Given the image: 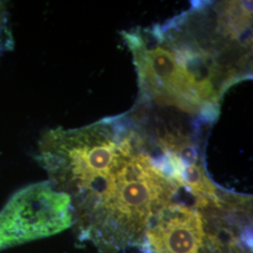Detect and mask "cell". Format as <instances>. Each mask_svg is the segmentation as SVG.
I'll use <instances>...</instances> for the list:
<instances>
[{
	"instance_id": "277c9868",
	"label": "cell",
	"mask_w": 253,
	"mask_h": 253,
	"mask_svg": "<svg viewBox=\"0 0 253 253\" xmlns=\"http://www.w3.org/2000/svg\"><path fill=\"white\" fill-rule=\"evenodd\" d=\"M14 40L12 37L8 6L0 1V55L12 50Z\"/></svg>"
},
{
	"instance_id": "3957f363",
	"label": "cell",
	"mask_w": 253,
	"mask_h": 253,
	"mask_svg": "<svg viewBox=\"0 0 253 253\" xmlns=\"http://www.w3.org/2000/svg\"><path fill=\"white\" fill-rule=\"evenodd\" d=\"M147 228V239L155 253H198L204 242L199 212L177 201L162 208Z\"/></svg>"
},
{
	"instance_id": "7a4b0ae2",
	"label": "cell",
	"mask_w": 253,
	"mask_h": 253,
	"mask_svg": "<svg viewBox=\"0 0 253 253\" xmlns=\"http://www.w3.org/2000/svg\"><path fill=\"white\" fill-rule=\"evenodd\" d=\"M71 197L51 182L15 192L0 210V252L57 235L74 222Z\"/></svg>"
},
{
	"instance_id": "6da1fadb",
	"label": "cell",
	"mask_w": 253,
	"mask_h": 253,
	"mask_svg": "<svg viewBox=\"0 0 253 253\" xmlns=\"http://www.w3.org/2000/svg\"><path fill=\"white\" fill-rule=\"evenodd\" d=\"M142 100L214 123L227 90L253 76L252 2H196L162 25L122 34Z\"/></svg>"
}]
</instances>
